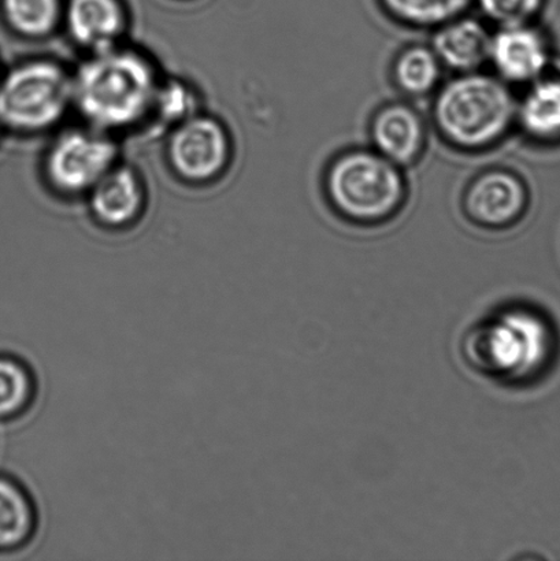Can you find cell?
<instances>
[{
	"label": "cell",
	"instance_id": "d6986e66",
	"mask_svg": "<svg viewBox=\"0 0 560 561\" xmlns=\"http://www.w3.org/2000/svg\"><path fill=\"white\" fill-rule=\"evenodd\" d=\"M5 21L24 37L43 38L62 24L59 0H3Z\"/></svg>",
	"mask_w": 560,
	"mask_h": 561
},
{
	"label": "cell",
	"instance_id": "2e32d148",
	"mask_svg": "<svg viewBox=\"0 0 560 561\" xmlns=\"http://www.w3.org/2000/svg\"><path fill=\"white\" fill-rule=\"evenodd\" d=\"M443 65L431 46L410 44L393 58L391 77L404 96L425 98L442 85Z\"/></svg>",
	"mask_w": 560,
	"mask_h": 561
},
{
	"label": "cell",
	"instance_id": "52a82bcc",
	"mask_svg": "<svg viewBox=\"0 0 560 561\" xmlns=\"http://www.w3.org/2000/svg\"><path fill=\"white\" fill-rule=\"evenodd\" d=\"M167 156L179 179L210 183L229 167L232 141L221 121L199 112L168 131Z\"/></svg>",
	"mask_w": 560,
	"mask_h": 561
},
{
	"label": "cell",
	"instance_id": "44dd1931",
	"mask_svg": "<svg viewBox=\"0 0 560 561\" xmlns=\"http://www.w3.org/2000/svg\"><path fill=\"white\" fill-rule=\"evenodd\" d=\"M475 3L485 21L498 27L536 22L547 0H475Z\"/></svg>",
	"mask_w": 560,
	"mask_h": 561
},
{
	"label": "cell",
	"instance_id": "8fae6325",
	"mask_svg": "<svg viewBox=\"0 0 560 561\" xmlns=\"http://www.w3.org/2000/svg\"><path fill=\"white\" fill-rule=\"evenodd\" d=\"M85 196L91 216L107 229L130 227L140 218L147 201L141 175L121 161Z\"/></svg>",
	"mask_w": 560,
	"mask_h": 561
},
{
	"label": "cell",
	"instance_id": "5bb4252c",
	"mask_svg": "<svg viewBox=\"0 0 560 561\" xmlns=\"http://www.w3.org/2000/svg\"><path fill=\"white\" fill-rule=\"evenodd\" d=\"M540 145L560 141V70L552 68L525 87L517 102V125Z\"/></svg>",
	"mask_w": 560,
	"mask_h": 561
},
{
	"label": "cell",
	"instance_id": "277c9868",
	"mask_svg": "<svg viewBox=\"0 0 560 561\" xmlns=\"http://www.w3.org/2000/svg\"><path fill=\"white\" fill-rule=\"evenodd\" d=\"M558 335L545 313L518 308L493 317L471 333V363L487 376L528 381L550 368Z\"/></svg>",
	"mask_w": 560,
	"mask_h": 561
},
{
	"label": "cell",
	"instance_id": "ac0fdd59",
	"mask_svg": "<svg viewBox=\"0 0 560 561\" xmlns=\"http://www.w3.org/2000/svg\"><path fill=\"white\" fill-rule=\"evenodd\" d=\"M35 374L19 357L0 355V421L24 415L36 399Z\"/></svg>",
	"mask_w": 560,
	"mask_h": 561
},
{
	"label": "cell",
	"instance_id": "7a4b0ae2",
	"mask_svg": "<svg viewBox=\"0 0 560 561\" xmlns=\"http://www.w3.org/2000/svg\"><path fill=\"white\" fill-rule=\"evenodd\" d=\"M517 102L512 85L495 75L481 70L455 75L435 92L433 126L455 150L487 151L517 125Z\"/></svg>",
	"mask_w": 560,
	"mask_h": 561
},
{
	"label": "cell",
	"instance_id": "9a60e30c",
	"mask_svg": "<svg viewBox=\"0 0 560 561\" xmlns=\"http://www.w3.org/2000/svg\"><path fill=\"white\" fill-rule=\"evenodd\" d=\"M35 502L14 478L0 476V553L20 551L37 530Z\"/></svg>",
	"mask_w": 560,
	"mask_h": 561
},
{
	"label": "cell",
	"instance_id": "4fadbf2b",
	"mask_svg": "<svg viewBox=\"0 0 560 561\" xmlns=\"http://www.w3.org/2000/svg\"><path fill=\"white\" fill-rule=\"evenodd\" d=\"M492 32L487 22L464 14L436 27L431 47L455 75L479 71L490 62Z\"/></svg>",
	"mask_w": 560,
	"mask_h": 561
},
{
	"label": "cell",
	"instance_id": "9c48e42d",
	"mask_svg": "<svg viewBox=\"0 0 560 561\" xmlns=\"http://www.w3.org/2000/svg\"><path fill=\"white\" fill-rule=\"evenodd\" d=\"M552 57L547 33L536 22H529L496 27L488 65L508 85L526 87L552 68Z\"/></svg>",
	"mask_w": 560,
	"mask_h": 561
},
{
	"label": "cell",
	"instance_id": "e0dca14e",
	"mask_svg": "<svg viewBox=\"0 0 560 561\" xmlns=\"http://www.w3.org/2000/svg\"><path fill=\"white\" fill-rule=\"evenodd\" d=\"M384 11L399 24L433 30L468 13L475 0H380Z\"/></svg>",
	"mask_w": 560,
	"mask_h": 561
},
{
	"label": "cell",
	"instance_id": "30bf717a",
	"mask_svg": "<svg viewBox=\"0 0 560 561\" xmlns=\"http://www.w3.org/2000/svg\"><path fill=\"white\" fill-rule=\"evenodd\" d=\"M369 137L373 150L404 169L424 156L427 125L413 104L389 102L373 113Z\"/></svg>",
	"mask_w": 560,
	"mask_h": 561
},
{
	"label": "cell",
	"instance_id": "8992f818",
	"mask_svg": "<svg viewBox=\"0 0 560 561\" xmlns=\"http://www.w3.org/2000/svg\"><path fill=\"white\" fill-rule=\"evenodd\" d=\"M119 162L113 135L90 125L60 130L43 157V174L55 192L85 196Z\"/></svg>",
	"mask_w": 560,
	"mask_h": 561
},
{
	"label": "cell",
	"instance_id": "5b68a950",
	"mask_svg": "<svg viewBox=\"0 0 560 561\" xmlns=\"http://www.w3.org/2000/svg\"><path fill=\"white\" fill-rule=\"evenodd\" d=\"M73 110L71 70L53 58H32L0 79V126L21 135L55 128Z\"/></svg>",
	"mask_w": 560,
	"mask_h": 561
},
{
	"label": "cell",
	"instance_id": "ba28073f",
	"mask_svg": "<svg viewBox=\"0 0 560 561\" xmlns=\"http://www.w3.org/2000/svg\"><path fill=\"white\" fill-rule=\"evenodd\" d=\"M462 207L476 227L504 230L517 225L529 208V190L512 170L488 169L466 186Z\"/></svg>",
	"mask_w": 560,
	"mask_h": 561
},
{
	"label": "cell",
	"instance_id": "7c38bea8",
	"mask_svg": "<svg viewBox=\"0 0 560 561\" xmlns=\"http://www.w3.org/2000/svg\"><path fill=\"white\" fill-rule=\"evenodd\" d=\"M62 24L76 46L90 54L123 43L128 20L118 0H69Z\"/></svg>",
	"mask_w": 560,
	"mask_h": 561
},
{
	"label": "cell",
	"instance_id": "3957f363",
	"mask_svg": "<svg viewBox=\"0 0 560 561\" xmlns=\"http://www.w3.org/2000/svg\"><path fill=\"white\" fill-rule=\"evenodd\" d=\"M329 206L359 227L391 221L408 202L403 168L373 148H348L329 162L322 180Z\"/></svg>",
	"mask_w": 560,
	"mask_h": 561
},
{
	"label": "cell",
	"instance_id": "ffe728a7",
	"mask_svg": "<svg viewBox=\"0 0 560 561\" xmlns=\"http://www.w3.org/2000/svg\"><path fill=\"white\" fill-rule=\"evenodd\" d=\"M199 112V98L194 87L180 79H162L153 98L148 124L169 131Z\"/></svg>",
	"mask_w": 560,
	"mask_h": 561
},
{
	"label": "cell",
	"instance_id": "6da1fadb",
	"mask_svg": "<svg viewBox=\"0 0 560 561\" xmlns=\"http://www.w3.org/2000/svg\"><path fill=\"white\" fill-rule=\"evenodd\" d=\"M71 80L73 110L85 125L115 136L148 124L162 77L148 55L119 43L88 54Z\"/></svg>",
	"mask_w": 560,
	"mask_h": 561
}]
</instances>
